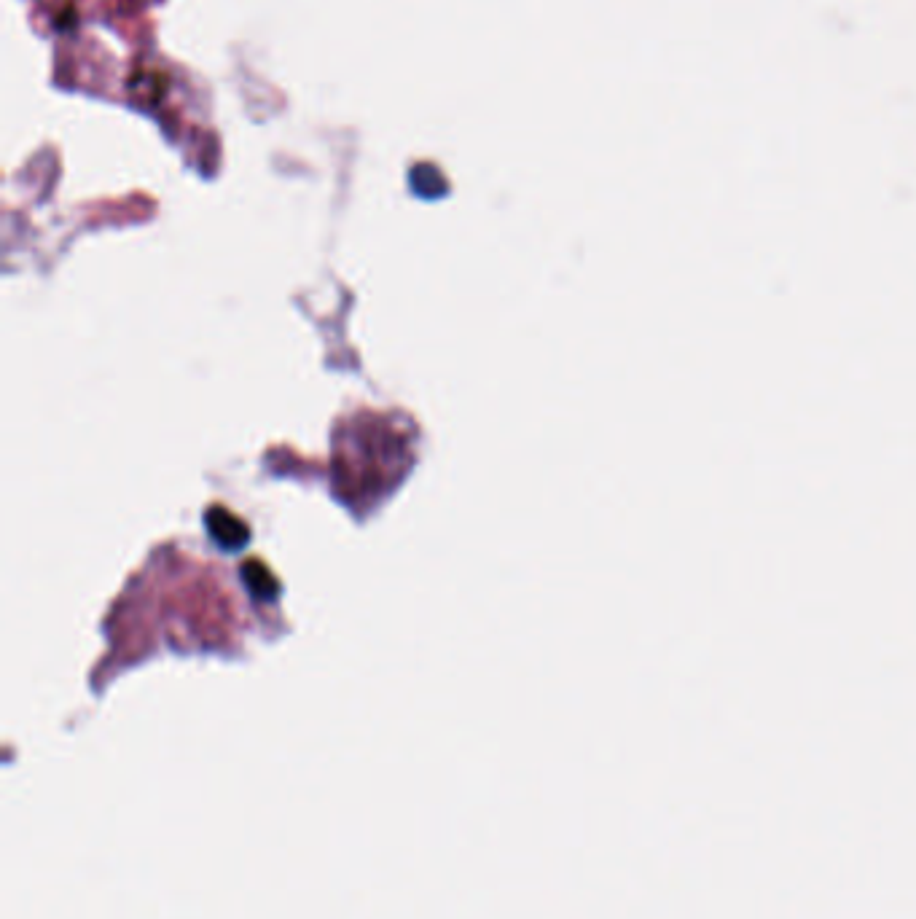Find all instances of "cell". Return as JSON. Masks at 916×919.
Segmentation results:
<instances>
[{
  "label": "cell",
  "instance_id": "1",
  "mask_svg": "<svg viewBox=\"0 0 916 919\" xmlns=\"http://www.w3.org/2000/svg\"><path fill=\"white\" fill-rule=\"evenodd\" d=\"M342 428L344 433L336 436V495L358 506L393 490L395 481L411 465L406 433L390 420H379V414H360V420Z\"/></svg>",
  "mask_w": 916,
  "mask_h": 919
},
{
  "label": "cell",
  "instance_id": "2",
  "mask_svg": "<svg viewBox=\"0 0 916 919\" xmlns=\"http://www.w3.org/2000/svg\"><path fill=\"white\" fill-rule=\"evenodd\" d=\"M205 522L207 533L215 543H221V549H242L250 541V530L245 527V522L223 506L207 508Z\"/></svg>",
  "mask_w": 916,
  "mask_h": 919
},
{
  "label": "cell",
  "instance_id": "3",
  "mask_svg": "<svg viewBox=\"0 0 916 919\" xmlns=\"http://www.w3.org/2000/svg\"><path fill=\"white\" fill-rule=\"evenodd\" d=\"M242 578L248 581L250 592H256L258 597H264V600H272L274 594H277V581H274L272 573H269L264 565H258V562H245V567H242Z\"/></svg>",
  "mask_w": 916,
  "mask_h": 919
}]
</instances>
